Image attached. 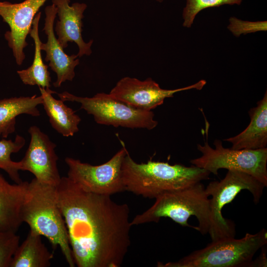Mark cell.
<instances>
[{"label":"cell","mask_w":267,"mask_h":267,"mask_svg":"<svg viewBox=\"0 0 267 267\" xmlns=\"http://www.w3.org/2000/svg\"><path fill=\"white\" fill-rule=\"evenodd\" d=\"M47 0H25L14 3L0 1V16L10 29L5 32L4 38L18 65H21L25 58L24 49L28 45L26 39L33 20Z\"/></svg>","instance_id":"obj_11"},{"label":"cell","mask_w":267,"mask_h":267,"mask_svg":"<svg viewBox=\"0 0 267 267\" xmlns=\"http://www.w3.org/2000/svg\"><path fill=\"white\" fill-rule=\"evenodd\" d=\"M21 219L30 230L47 238L54 249L59 247L70 267L75 263L65 222L58 204L56 186L35 178L28 182Z\"/></svg>","instance_id":"obj_3"},{"label":"cell","mask_w":267,"mask_h":267,"mask_svg":"<svg viewBox=\"0 0 267 267\" xmlns=\"http://www.w3.org/2000/svg\"><path fill=\"white\" fill-rule=\"evenodd\" d=\"M31 140L23 158L20 161L21 171L32 173L38 181L57 186L60 177L57 167L56 145L36 126L28 130Z\"/></svg>","instance_id":"obj_12"},{"label":"cell","mask_w":267,"mask_h":267,"mask_svg":"<svg viewBox=\"0 0 267 267\" xmlns=\"http://www.w3.org/2000/svg\"><path fill=\"white\" fill-rule=\"evenodd\" d=\"M56 7L59 20L57 21L55 31L57 40L64 49L68 42H74L78 46V57L84 55H90L92 40L86 43L82 37V32L84 17V12L87 7L85 3L74 2L71 5L70 0H51Z\"/></svg>","instance_id":"obj_13"},{"label":"cell","mask_w":267,"mask_h":267,"mask_svg":"<svg viewBox=\"0 0 267 267\" xmlns=\"http://www.w3.org/2000/svg\"><path fill=\"white\" fill-rule=\"evenodd\" d=\"M56 188L75 265L121 266L131 243L128 205L85 191L67 177Z\"/></svg>","instance_id":"obj_1"},{"label":"cell","mask_w":267,"mask_h":267,"mask_svg":"<svg viewBox=\"0 0 267 267\" xmlns=\"http://www.w3.org/2000/svg\"><path fill=\"white\" fill-rule=\"evenodd\" d=\"M39 89L43 97L42 104L52 127L64 136H73L79 131L80 117L75 111L65 105L64 101L52 96V94L55 92L49 88L39 87Z\"/></svg>","instance_id":"obj_17"},{"label":"cell","mask_w":267,"mask_h":267,"mask_svg":"<svg viewBox=\"0 0 267 267\" xmlns=\"http://www.w3.org/2000/svg\"><path fill=\"white\" fill-rule=\"evenodd\" d=\"M158 2H161L163 1V0H156Z\"/></svg>","instance_id":"obj_26"},{"label":"cell","mask_w":267,"mask_h":267,"mask_svg":"<svg viewBox=\"0 0 267 267\" xmlns=\"http://www.w3.org/2000/svg\"><path fill=\"white\" fill-rule=\"evenodd\" d=\"M206 84V81L201 80L185 87L166 89L161 88L151 78L141 81L125 77L117 83L109 94L133 107L151 111L162 105L166 98L173 97L175 93L191 89L201 90Z\"/></svg>","instance_id":"obj_10"},{"label":"cell","mask_w":267,"mask_h":267,"mask_svg":"<svg viewBox=\"0 0 267 267\" xmlns=\"http://www.w3.org/2000/svg\"><path fill=\"white\" fill-rule=\"evenodd\" d=\"M57 94L64 102L80 103L81 108L92 115L95 122L100 125L149 130L158 125L152 111L133 107L109 93H97L91 97L78 96L66 91Z\"/></svg>","instance_id":"obj_7"},{"label":"cell","mask_w":267,"mask_h":267,"mask_svg":"<svg viewBox=\"0 0 267 267\" xmlns=\"http://www.w3.org/2000/svg\"><path fill=\"white\" fill-rule=\"evenodd\" d=\"M28 181L11 184L0 173V229L16 232L23 223L22 209Z\"/></svg>","instance_id":"obj_16"},{"label":"cell","mask_w":267,"mask_h":267,"mask_svg":"<svg viewBox=\"0 0 267 267\" xmlns=\"http://www.w3.org/2000/svg\"><path fill=\"white\" fill-rule=\"evenodd\" d=\"M267 244V231L262 229L255 234L247 233L241 239L224 237L212 241L205 248L197 250L176 262L159 267H251L256 252Z\"/></svg>","instance_id":"obj_5"},{"label":"cell","mask_w":267,"mask_h":267,"mask_svg":"<svg viewBox=\"0 0 267 267\" xmlns=\"http://www.w3.org/2000/svg\"><path fill=\"white\" fill-rule=\"evenodd\" d=\"M215 148L208 144H197L201 156L192 159V165L203 169L215 175L221 169L233 170L247 173L267 186V148L251 149H234L225 148L219 139L214 142Z\"/></svg>","instance_id":"obj_8"},{"label":"cell","mask_w":267,"mask_h":267,"mask_svg":"<svg viewBox=\"0 0 267 267\" xmlns=\"http://www.w3.org/2000/svg\"><path fill=\"white\" fill-rule=\"evenodd\" d=\"M53 254L41 238V235L31 230L26 238L17 248L9 267H48Z\"/></svg>","instance_id":"obj_19"},{"label":"cell","mask_w":267,"mask_h":267,"mask_svg":"<svg viewBox=\"0 0 267 267\" xmlns=\"http://www.w3.org/2000/svg\"><path fill=\"white\" fill-rule=\"evenodd\" d=\"M25 144V138L17 134L14 140L2 139L0 140V169L4 171L15 183L22 181L19 171H21L20 161L11 160V155L19 151Z\"/></svg>","instance_id":"obj_21"},{"label":"cell","mask_w":267,"mask_h":267,"mask_svg":"<svg viewBox=\"0 0 267 267\" xmlns=\"http://www.w3.org/2000/svg\"><path fill=\"white\" fill-rule=\"evenodd\" d=\"M205 189L200 182L164 192L155 198L151 207L137 215L131 221V225L158 222L161 218H168L182 226L206 234L209 228L210 198Z\"/></svg>","instance_id":"obj_4"},{"label":"cell","mask_w":267,"mask_h":267,"mask_svg":"<svg viewBox=\"0 0 267 267\" xmlns=\"http://www.w3.org/2000/svg\"><path fill=\"white\" fill-rule=\"evenodd\" d=\"M250 122L246 128L236 135L224 139L234 149L256 150L267 146V92L249 111Z\"/></svg>","instance_id":"obj_15"},{"label":"cell","mask_w":267,"mask_h":267,"mask_svg":"<svg viewBox=\"0 0 267 267\" xmlns=\"http://www.w3.org/2000/svg\"><path fill=\"white\" fill-rule=\"evenodd\" d=\"M41 13L38 12L35 16L29 34L35 43L34 58L32 64L28 68L18 70L17 73L22 82L26 85H37L44 89L51 87V81L48 66L42 59L40 45L42 42L39 35V24Z\"/></svg>","instance_id":"obj_20"},{"label":"cell","mask_w":267,"mask_h":267,"mask_svg":"<svg viewBox=\"0 0 267 267\" xmlns=\"http://www.w3.org/2000/svg\"><path fill=\"white\" fill-rule=\"evenodd\" d=\"M266 186L253 176L244 172L229 170L220 181L210 182L205 191L210 198L209 234L212 241L229 237H234L235 226L233 222L222 215L223 207L230 203L243 190L250 192L253 201L257 204Z\"/></svg>","instance_id":"obj_6"},{"label":"cell","mask_w":267,"mask_h":267,"mask_svg":"<svg viewBox=\"0 0 267 267\" xmlns=\"http://www.w3.org/2000/svg\"><path fill=\"white\" fill-rule=\"evenodd\" d=\"M107 162L92 165L66 157L67 177L88 192L111 196L125 190L122 175L123 159L128 152L124 144Z\"/></svg>","instance_id":"obj_9"},{"label":"cell","mask_w":267,"mask_h":267,"mask_svg":"<svg viewBox=\"0 0 267 267\" xmlns=\"http://www.w3.org/2000/svg\"><path fill=\"white\" fill-rule=\"evenodd\" d=\"M45 22L43 31L47 35L46 43H42L41 50L46 53L44 60L49 62L48 66L54 71L57 79L53 83L58 88L66 81H72L75 76V68L80 61L77 54L67 55L55 37L53 31V24L57 15V9L53 3L45 8Z\"/></svg>","instance_id":"obj_14"},{"label":"cell","mask_w":267,"mask_h":267,"mask_svg":"<svg viewBox=\"0 0 267 267\" xmlns=\"http://www.w3.org/2000/svg\"><path fill=\"white\" fill-rule=\"evenodd\" d=\"M229 24L227 28L236 37H238L241 34L261 31H267V21L251 22L243 21L235 17L229 19Z\"/></svg>","instance_id":"obj_24"},{"label":"cell","mask_w":267,"mask_h":267,"mask_svg":"<svg viewBox=\"0 0 267 267\" xmlns=\"http://www.w3.org/2000/svg\"><path fill=\"white\" fill-rule=\"evenodd\" d=\"M265 245L263 246L262 253L255 260H253L251 264V267H267V257H266V248Z\"/></svg>","instance_id":"obj_25"},{"label":"cell","mask_w":267,"mask_h":267,"mask_svg":"<svg viewBox=\"0 0 267 267\" xmlns=\"http://www.w3.org/2000/svg\"><path fill=\"white\" fill-rule=\"evenodd\" d=\"M210 173L194 165L148 161L137 163L129 152L122 165L125 190L144 198H155L161 194L187 187L209 179Z\"/></svg>","instance_id":"obj_2"},{"label":"cell","mask_w":267,"mask_h":267,"mask_svg":"<svg viewBox=\"0 0 267 267\" xmlns=\"http://www.w3.org/2000/svg\"><path fill=\"white\" fill-rule=\"evenodd\" d=\"M243 0H186L183 9V26L191 27L196 15L204 9L224 4L240 5Z\"/></svg>","instance_id":"obj_22"},{"label":"cell","mask_w":267,"mask_h":267,"mask_svg":"<svg viewBox=\"0 0 267 267\" xmlns=\"http://www.w3.org/2000/svg\"><path fill=\"white\" fill-rule=\"evenodd\" d=\"M42 102V96L36 94L0 99V136L7 138L15 132L16 118L18 115L40 116L37 106Z\"/></svg>","instance_id":"obj_18"},{"label":"cell","mask_w":267,"mask_h":267,"mask_svg":"<svg viewBox=\"0 0 267 267\" xmlns=\"http://www.w3.org/2000/svg\"><path fill=\"white\" fill-rule=\"evenodd\" d=\"M19 241L16 232L0 229V267H10Z\"/></svg>","instance_id":"obj_23"}]
</instances>
